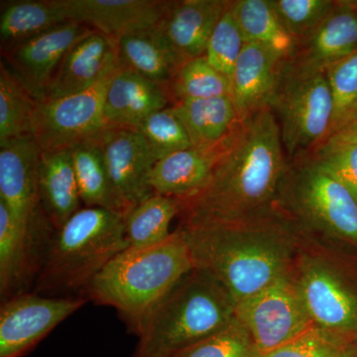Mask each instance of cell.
I'll use <instances>...</instances> for the list:
<instances>
[{
	"label": "cell",
	"instance_id": "9",
	"mask_svg": "<svg viewBox=\"0 0 357 357\" xmlns=\"http://www.w3.org/2000/svg\"><path fill=\"white\" fill-rule=\"evenodd\" d=\"M236 317L250 335L259 356L287 344L314 326L297 282L290 275L237 302Z\"/></svg>",
	"mask_w": 357,
	"mask_h": 357
},
{
	"label": "cell",
	"instance_id": "5",
	"mask_svg": "<svg viewBox=\"0 0 357 357\" xmlns=\"http://www.w3.org/2000/svg\"><path fill=\"white\" fill-rule=\"evenodd\" d=\"M129 248L122 213L84 206L52 232L36 280L37 292L86 291L103 268Z\"/></svg>",
	"mask_w": 357,
	"mask_h": 357
},
{
	"label": "cell",
	"instance_id": "13",
	"mask_svg": "<svg viewBox=\"0 0 357 357\" xmlns=\"http://www.w3.org/2000/svg\"><path fill=\"white\" fill-rule=\"evenodd\" d=\"M95 139L102 149L115 191L128 211L155 194L150 178L157 161L137 128H109Z\"/></svg>",
	"mask_w": 357,
	"mask_h": 357
},
{
	"label": "cell",
	"instance_id": "29",
	"mask_svg": "<svg viewBox=\"0 0 357 357\" xmlns=\"http://www.w3.org/2000/svg\"><path fill=\"white\" fill-rule=\"evenodd\" d=\"M181 208L178 199L157 194L132 206L124 215L130 248H151L166 241L172 236L170 225Z\"/></svg>",
	"mask_w": 357,
	"mask_h": 357
},
{
	"label": "cell",
	"instance_id": "11",
	"mask_svg": "<svg viewBox=\"0 0 357 357\" xmlns=\"http://www.w3.org/2000/svg\"><path fill=\"white\" fill-rule=\"evenodd\" d=\"M84 298H49L22 293L0 310V357H20L84 306Z\"/></svg>",
	"mask_w": 357,
	"mask_h": 357
},
{
	"label": "cell",
	"instance_id": "8",
	"mask_svg": "<svg viewBox=\"0 0 357 357\" xmlns=\"http://www.w3.org/2000/svg\"><path fill=\"white\" fill-rule=\"evenodd\" d=\"M115 70L83 93L36 102L31 135L42 151L70 149L109 128L105 117V100Z\"/></svg>",
	"mask_w": 357,
	"mask_h": 357
},
{
	"label": "cell",
	"instance_id": "1",
	"mask_svg": "<svg viewBox=\"0 0 357 357\" xmlns=\"http://www.w3.org/2000/svg\"><path fill=\"white\" fill-rule=\"evenodd\" d=\"M271 107L237 124L225 141L208 184L181 202L184 225L241 222L273 211L289 170Z\"/></svg>",
	"mask_w": 357,
	"mask_h": 357
},
{
	"label": "cell",
	"instance_id": "19",
	"mask_svg": "<svg viewBox=\"0 0 357 357\" xmlns=\"http://www.w3.org/2000/svg\"><path fill=\"white\" fill-rule=\"evenodd\" d=\"M285 61L265 47L246 43L230 79L241 121L270 107Z\"/></svg>",
	"mask_w": 357,
	"mask_h": 357
},
{
	"label": "cell",
	"instance_id": "17",
	"mask_svg": "<svg viewBox=\"0 0 357 357\" xmlns=\"http://www.w3.org/2000/svg\"><path fill=\"white\" fill-rule=\"evenodd\" d=\"M357 51V4L337 6L311 33L297 43L290 59L307 69L326 70Z\"/></svg>",
	"mask_w": 357,
	"mask_h": 357
},
{
	"label": "cell",
	"instance_id": "23",
	"mask_svg": "<svg viewBox=\"0 0 357 357\" xmlns=\"http://www.w3.org/2000/svg\"><path fill=\"white\" fill-rule=\"evenodd\" d=\"M225 141L211 149L192 147L157 162L150 178L155 194L180 201L198 195L210 180Z\"/></svg>",
	"mask_w": 357,
	"mask_h": 357
},
{
	"label": "cell",
	"instance_id": "39",
	"mask_svg": "<svg viewBox=\"0 0 357 357\" xmlns=\"http://www.w3.org/2000/svg\"><path fill=\"white\" fill-rule=\"evenodd\" d=\"M335 133L340 134L342 137L357 143V115L349 119L342 128L338 129Z\"/></svg>",
	"mask_w": 357,
	"mask_h": 357
},
{
	"label": "cell",
	"instance_id": "14",
	"mask_svg": "<svg viewBox=\"0 0 357 357\" xmlns=\"http://www.w3.org/2000/svg\"><path fill=\"white\" fill-rule=\"evenodd\" d=\"M296 282L314 326L344 337L357 332V297L330 268L306 261Z\"/></svg>",
	"mask_w": 357,
	"mask_h": 357
},
{
	"label": "cell",
	"instance_id": "35",
	"mask_svg": "<svg viewBox=\"0 0 357 357\" xmlns=\"http://www.w3.org/2000/svg\"><path fill=\"white\" fill-rule=\"evenodd\" d=\"M137 129L146 139L157 162L192 147L185 126L169 107L150 115Z\"/></svg>",
	"mask_w": 357,
	"mask_h": 357
},
{
	"label": "cell",
	"instance_id": "3",
	"mask_svg": "<svg viewBox=\"0 0 357 357\" xmlns=\"http://www.w3.org/2000/svg\"><path fill=\"white\" fill-rule=\"evenodd\" d=\"M192 269L191 253L178 229L157 245L122 251L86 292L96 302L115 307L137 333L149 312Z\"/></svg>",
	"mask_w": 357,
	"mask_h": 357
},
{
	"label": "cell",
	"instance_id": "2",
	"mask_svg": "<svg viewBox=\"0 0 357 357\" xmlns=\"http://www.w3.org/2000/svg\"><path fill=\"white\" fill-rule=\"evenodd\" d=\"M180 229L194 267L215 277L236 303L290 275L292 237L273 211L241 222Z\"/></svg>",
	"mask_w": 357,
	"mask_h": 357
},
{
	"label": "cell",
	"instance_id": "32",
	"mask_svg": "<svg viewBox=\"0 0 357 357\" xmlns=\"http://www.w3.org/2000/svg\"><path fill=\"white\" fill-rule=\"evenodd\" d=\"M252 338L236 317L218 333L172 357H259Z\"/></svg>",
	"mask_w": 357,
	"mask_h": 357
},
{
	"label": "cell",
	"instance_id": "33",
	"mask_svg": "<svg viewBox=\"0 0 357 357\" xmlns=\"http://www.w3.org/2000/svg\"><path fill=\"white\" fill-rule=\"evenodd\" d=\"M326 74L333 98V134L357 115V51L328 67Z\"/></svg>",
	"mask_w": 357,
	"mask_h": 357
},
{
	"label": "cell",
	"instance_id": "34",
	"mask_svg": "<svg viewBox=\"0 0 357 357\" xmlns=\"http://www.w3.org/2000/svg\"><path fill=\"white\" fill-rule=\"evenodd\" d=\"M310 155L326 172L340 181L357 202L356 142L333 133Z\"/></svg>",
	"mask_w": 357,
	"mask_h": 357
},
{
	"label": "cell",
	"instance_id": "24",
	"mask_svg": "<svg viewBox=\"0 0 357 357\" xmlns=\"http://www.w3.org/2000/svg\"><path fill=\"white\" fill-rule=\"evenodd\" d=\"M40 206L57 229L82 208L70 149L42 151L38 166Z\"/></svg>",
	"mask_w": 357,
	"mask_h": 357
},
{
	"label": "cell",
	"instance_id": "28",
	"mask_svg": "<svg viewBox=\"0 0 357 357\" xmlns=\"http://www.w3.org/2000/svg\"><path fill=\"white\" fill-rule=\"evenodd\" d=\"M231 11L246 43L265 47L284 60H290L297 41L282 24L269 0H236Z\"/></svg>",
	"mask_w": 357,
	"mask_h": 357
},
{
	"label": "cell",
	"instance_id": "7",
	"mask_svg": "<svg viewBox=\"0 0 357 357\" xmlns=\"http://www.w3.org/2000/svg\"><path fill=\"white\" fill-rule=\"evenodd\" d=\"M295 160L289 166L282 198L316 229L357 243L356 199L311 155Z\"/></svg>",
	"mask_w": 357,
	"mask_h": 357
},
{
	"label": "cell",
	"instance_id": "36",
	"mask_svg": "<svg viewBox=\"0 0 357 357\" xmlns=\"http://www.w3.org/2000/svg\"><path fill=\"white\" fill-rule=\"evenodd\" d=\"M245 45V39L237 24L230 4L208 40L204 57L213 69L231 79L234 68Z\"/></svg>",
	"mask_w": 357,
	"mask_h": 357
},
{
	"label": "cell",
	"instance_id": "20",
	"mask_svg": "<svg viewBox=\"0 0 357 357\" xmlns=\"http://www.w3.org/2000/svg\"><path fill=\"white\" fill-rule=\"evenodd\" d=\"M168 93L138 73L119 67L107 86L105 117L109 128H139L150 115L169 107Z\"/></svg>",
	"mask_w": 357,
	"mask_h": 357
},
{
	"label": "cell",
	"instance_id": "21",
	"mask_svg": "<svg viewBox=\"0 0 357 357\" xmlns=\"http://www.w3.org/2000/svg\"><path fill=\"white\" fill-rule=\"evenodd\" d=\"M119 67L130 69L165 89L184 65L159 24L139 28L116 41Z\"/></svg>",
	"mask_w": 357,
	"mask_h": 357
},
{
	"label": "cell",
	"instance_id": "16",
	"mask_svg": "<svg viewBox=\"0 0 357 357\" xmlns=\"http://www.w3.org/2000/svg\"><path fill=\"white\" fill-rule=\"evenodd\" d=\"M119 67L116 41L102 33H91L66 54L52 77L46 98L83 93Z\"/></svg>",
	"mask_w": 357,
	"mask_h": 357
},
{
	"label": "cell",
	"instance_id": "37",
	"mask_svg": "<svg viewBox=\"0 0 357 357\" xmlns=\"http://www.w3.org/2000/svg\"><path fill=\"white\" fill-rule=\"evenodd\" d=\"M344 337L312 326L299 337L259 357H356Z\"/></svg>",
	"mask_w": 357,
	"mask_h": 357
},
{
	"label": "cell",
	"instance_id": "30",
	"mask_svg": "<svg viewBox=\"0 0 357 357\" xmlns=\"http://www.w3.org/2000/svg\"><path fill=\"white\" fill-rule=\"evenodd\" d=\"M36 100L3 61L0 64V142L31 135Z\"/></svg>",
	"mask_w": 357,
	"mask_h": 357
},
{
	"label": "cell",
	"instance_id": "10",
	"mask_svg": "<svg viewBox=\"0 0 357 357\" xmlns=\"http://www.w3.org/2000/svg\"><path fill=\"white\" fill-rule=\"evenodd\" d=\"M42 150L32 135L0 142V201L21 227L43 241L51 225L40 206L38 166Z\"/></svg>",
	"mask_w": 357,
	"mask_h": 357
},
{
	"label": "cell",
	"instance_id": "31",
	"mask_svg": "<svg viewBox=\"0 0 357 357\" xmlns=\"http://www.w3.org/2000/svg\"><path fill=\"white\" fill-rule=\"evenodd\" d=\"M168 96L172 105L182 100L231 96V82L213 69L203 56L182 65L169 86Z\"/></svg>",
	"mask_w": 357,
	"mask_h": 357
},
{
	"label": "cell",
	"instance_id": "12",
	"mask_svg": "<svg viewBox=\"0 0 357 357\" xmlns=\"http://www.w3.org/2000/svg\"><path fill=\"white\" fill-rule=\"evenodd\" d=\"M95 31L88 25L68 21L2 53L11 72L35 100L41 102L46 98L52 77L66 54Z\"/></svg>",
	"mask_w": 357,
	"mask_h": 357
},
{
	"label": "cell",
	"instance_id": "6",
	"mask_svg": "<svg viewBox=\"0 0 357 357\" xmlns=\"http://www.w3.org/2000/svg\"><path fill=\"white\" fill-rule=\"evenodd\" d=\"M270 107L289 158L311 153L332 134L333 105L326 70L285 61Z\"/></svg>",
	"mask_w": 357,
	"mask_h": 357
},
{
	"label": "cell",
	"instance_id": "25",
	"mask_svg": "<svg viewBox=\"0 0 357 357\" xmlns=\"http://www.w3.org/2000/svg\"><path fill=\"white\" fill-rule=\"evenodd\" d=\"M169 109L185 126L192 146L198 149L222 144L241 121L231 96L182 100Z\"/></svg>",
	"mask_w": 357,
	"mask_h": 357
},
{
	"label": "cell",
	"instance_id": "27",
	"mask_svg": "<svg viewBox=\"0 0 357 357\" xmlns=\"http://www.w3.org/2000/svg\"><path fill=\"white\" fill-rule=\"evenodd\" d=\"M79 195L84 206L102 208L126 215V204L115 191L98 141L89 139L70 148Z\"/></svg>",
	"mask_w": 357,
	"mask_h": 357
},
{
	"label": "cell",
	"instance_id": "38",
	"mask_svg": "<svg viewBox=\"0 0 357 357\" xmlns=\"http://www.w3.org/2000/svg\"><path fill=\"white\" fill-rule=\"evenodd\" d=\"M282 24L298 42L311 33L337 6L333 0H269Z\"/></svg>",
	"mask_w": 357,
	"mask_h": 357
},
{
	"label": "cell",
	"instance_id": "15",
	"mask_svg": "<svg viewBox=\"0 0 357 357\" xmlns=\"http://www.w3.org/2000/svg\"><path fill=\"white\" fill-rule=\"evenodd\" d=\"M70 21L86 24L117 41L122 35L159 24L172 1L64 0Z\"/></svg>",
	"mask_w": 357,
	"mask_h": 357
},
{
	"label": "cell",
	"instance_id": "26",
	"mask_svg": "<svg viewBox=\"0 0 357 357\" xmlns=\"http://www.w3.org/2000/svg\"><path fill=\"white\" fill-rule=\"evenodd\" d=\"M64 0H20L2 4V52L68 22Z\"/></svg>",
	"mask_w": 357,
	"mask_h": 357
},
{
	"label": "cell",
	"instance_id": "18",
	"mask_svg": "<svg viewBox=\"0 0 357 357\" xmlns=\"http://www.w3.org/2000/svg\"><path fill=\"white\" fill-rule=\"evenodd\" d=\"M230 4L227 0L172 1L159 26L183 62L204 56L208 40Z\"/></svg>",
	"mask_w": 357,
	"mask_h": 357
},
{
	"label": "cell",
	"instance_id": "22",
	"mask_svg": "<svg viewBox=\"0 0 357 357\" xmlns=\"http://www.w3.org/2000/svg\"><path fill=\"white\" fill-rule=\"evenodd\" d=\"M48 241L21 227L0 201V295L3 302L25 293V286L38 268L37 249Z\"/></svg>",
	"mask_w": 357,
	"mask_h": 357
},
{
	"label": "cell",
	"instance_id": "4",
	"mask_svg": "<svg viewBox=\"0 0 357 357\" xmlns=\"http://www.w3.org/2000/svg\"><path fill=\"white\" fill-rule=\"evenodd\" d=\"M236 306L215 277L194 267L141 324L138 357H172L229 325Z\"/></svg>",
	"mask_w": 357,
	"mask_h": 357
}]
</instances>
